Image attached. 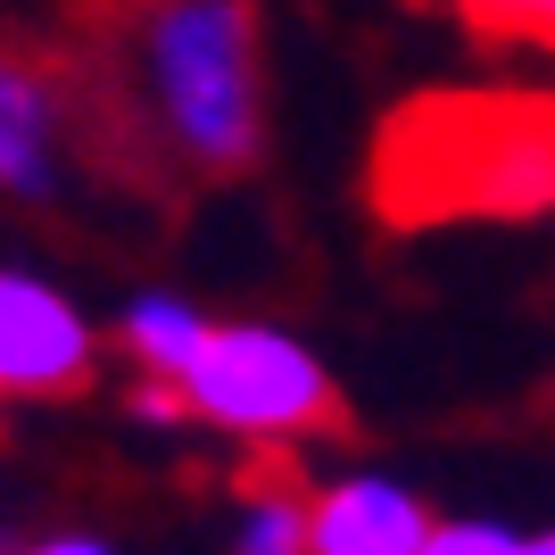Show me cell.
Instances as JSON below:
<instances>
[{"label":"cell","mask_w":555,"mask_h":555,"mask_svg":"<svg viewBox=\"0 0 555 555\" xmlns=\"http://www.w3.org/2000/svg\"><path fill=\"white\" fill-rule=\"evenodd\" d=\"M431 514L390 473H348L307 498V555H423Z\"/></svg>","instance_id":"6"},{"label":"cell","mask_w":555,"mask_h":555,"mask_svg":"<svg viewBox=\"0 0 555 555\" xmlns=\"http://www.w3.org/2000/svg\"><path fill=\"white\" fill-rule=\"evenodd\" d=\"M208 315L191 299H175V291H141L133 307H125V324H116V340H125V357H133L150 382H183L191 357L208 348Z\"/></svg>","instance_id":"7"},{"label":"cell","mask_w":555,"mask_h":555,"mask_svg":"<svg viewBox=\"0 0 555 555\" xmlns=\"http://www.w3.org/2000/svg\"><path fill=\"white\" fill-rule=\"evenodd\" d=\"M373 208L390 224L555 208V92H423L373 141Z\"/></svg>","instance_id":"2"},{"label":"cell","mask_w":555,"mask_h":555,"mask_svg":"<svg viewBox=\"0 0 555 555\" xmlns=\"http://www.w3.org/2000/svg\"><path fill=\"white\" fill-rule=\"evenodd\" d=\"M456 17L489 42H547L555 50V0H456Z\"/></svg>","instance_id":"9"},{"label":"cell","mask_w":555,"mask_h":555,"mask_svg":"<svg viewBox=\"0 0 555 555\" xmlns=\"http://www.w3.org/2000/svg\"><path fill=\"white\" fill-rule=\"evenodd\" d=\"M92 324L42 274H0V398H75L92 382Z\"/></svg>","instance_id":"4"},{"label":"cell","mask_w":555,"mask_h":555,"mask_svg":"<svg viewBox=\"0 0 555 555\" xmlns=\"http://www.w3.org/2000/svg\"><path fill=\"white\" fill-rule=\"evenodd\" d=\"M423 555H522V531H506V522H431Z\"/></svg>","instance_id":"10"},{"label":"cell","mask_w":555,"mask_h":555,"mask_svg":"<svg viewBox=\"0 0 555 555\" xmlns=\"http://www.w3.org/2000/svg\"><path fill=\"white\" fill-rule=\"evenodd\" d=\"M25 555H116L108 539H34Z\"/></svg>","instance_id":"11"},{"label":"cell","mask_w":555,"mask_h":555,"mask_svg":"<svg viewBox=\"0 0 555 555\" xmlns=\"http://www.w3.org/2000/svg\"><path fill=\"white\" fill-rule=\"evenodd\" d=\"M108 92L141 150L183 175H241L266 141V59L249 0H116Z\"/></svg>","instance_id":"1"},{"label":"cell","mask_w":555,"mask_h":555,"mask_svg":"<svg viewBox=\"0 0 555 555\" xmlns=\"http://www.w3.org/2000/svg\"><path fill=\"white\" fill-rule=\"evenodd\" d=\"M522 555H555V531H539V539H522Z\"/></svg>","instance_id":"12"},{"label":"cell","mask_w":555,"mask_h":555,"mask_svg":"<svg viewBox=\"0 0 555 555\" xmlns=\"http://www.w3.org/2000/svg\"><path fill=\"white\" fill-rule=\"evenodd\" d=\"M67 183V92L59 75L0 50V199H59Z\"/></svg>","instance_id":"5"},{"label":"cell","mask_w":555,"mask_h":555,"mask_svg":"<svg viewBox=\"0 0 555 555\" xmlns=\"http://www.w3.org/2000/svg\"><path fill=\"white\" fill-rule=\"evenodd\" d=\"M175 390H183V406L199 423L266 440V448L340 431V390H332L324 357L274 324H216Z\"/></svg>","instance_id":"3"},{"label":"cell","mask_w":555,"mask_h":555,"mask_svg":"<svg viewBox=\"0 0 555 555\" xmlns=\"http://www.w3.org/2000/svg\"><path fill=\"white\" fill-rule=\"evenodd\" d=\"M232 555H307V506H299V498H282V489L249 498L241 531H232Z\"/></svg>","instance_id":"8"}]
</instances>
